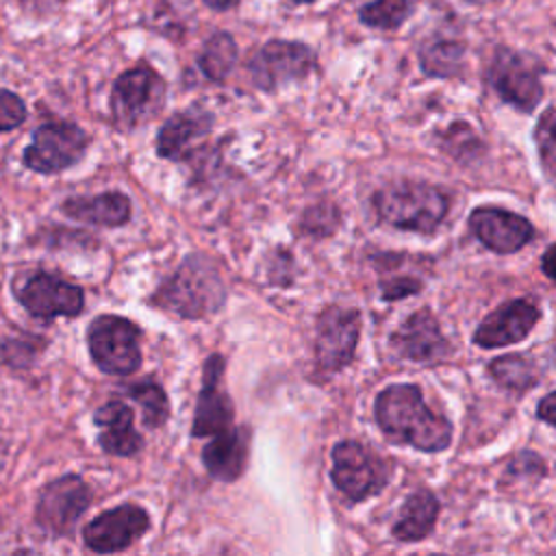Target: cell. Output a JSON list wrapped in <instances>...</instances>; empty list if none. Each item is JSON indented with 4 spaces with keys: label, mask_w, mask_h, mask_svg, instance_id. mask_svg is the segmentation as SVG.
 <instances>
[{
    "label": "cell",
    "mask_w": 556,
    "mask_h": 556,
    "mask_svg": "<svg viewBox=\"0 0 556 556\" xmlns=\"http://www.w3.org/2000/svg\"><path fill=\"white\" fill-rule=\"evenodd\" d=\"M374 415L391 441L413 445L419 452H441L452 443V424L424 402L417 384L382 389L376 397Z\"/></svg>",
    "instance_id": "obj_1"
},
{
    "label": "cell",
    "mask_w": 556,
    "mask_h": 556,
    "mask_svg": "<svg viewBox=\"0 0 556 556\" xmlns=\"http://www.w3.org/2000/svg\"><path fill=\"white\" fill-rule=\"evenodd\" d=\"M226 300V287L217 267L202 256H189L152 295V304L180 317H204Z\"/></svg>",
    "instance_id": "obj_2"
},
{
    "label": "cell",
    "mask_w": 556,
    "mask_h": 556,
    "mask_svg": "<svg viewBox=\"0 0 556 556\" xmlns=\"http://www.w3.org/2000/svg\"><path fill=\"white\" fill-rule=\"evenodd\" d=\"M374 208L389 226L415 232H434L447 215L450 198L434 185L402 180L376 191Z\"/></svg>",
    "instance_id": "obj_3"
},
{
    "label": "cell",
    "mask_w": 556,
    "mask_h": 556,
    "mask_svg": "<svg viewBox=\"0 0 556 556\" xmlns=\"http://www.w3.org/2000/svg\"><path fill=\"white\" fill-rule=\"evenodd\" d=\"M141 330L126 317L100 315L89 324L87 343L93 363L113 376H130L141 365Z\"/></svg>",
    "instance_id": "obj_4"
},
{
    "label": "cell",
    "mask_w": 556,
    "mask_h": 556,
    "mask_svg": "<svg viewBox=\"0 0 556 556\" xmlns=\"http://www.w3.org/2000/svg\"><path fill=\"white\" fill-rule=\"evenodd\" d=\"M332 482L352 502L367 500L389 482V465L358 441H341L332 447Z\"/></svg>",
    "instance_id": "obj_5"
},
{
    "label": "cell",
    "mask_w": 556,
    "mask_h": 556,
    "mask_svg": "<svg viewBox=\"0 0 556 556\" xmlns=\"http://www.w3.org/2000/svg\"><path fill=\"white\" fill-rule=\"evenodd\" d=\"M486 80L495 93L519 111H534L543 98L536 63L510 48H497L486 70Z\"/></svg>",
    "instance_id": "obj_6"
},
{
    "label": "cell",
    "mask_w": 556,
    "mask_h": 556,
    "mask_svg": "<svg viewBox=\"0 0 556 556\" xmlns=\"http://www.w3.org/2000/svg\"><path fill=\"white\" fill-rule=\"evenodd\" d=\"M89 146L87 132L72 122H48L33 132L24 150V165L39 174H56L72 167Z\"/></svg>",
    "instance_id": "obj_7"
},
{
    "label": "cell",
    "mask_w": 556,
    "mask_h": 556,
    "mask_svg": "<svg viewBox=\"0 0 556 556\" xmlns=\"http://www.w3.org/2000/svg\"><path fill=\"white\" fill-rule=\"evenodd\" d=\"M315 67V52L302 41L274 39L261 46L248 61L252 83L263 91H274L285 83L304 78Z\"/></svg>",
    "instance_id": "obj_8"
},
{
    "label": "cell",
    "mask_w": 556,
    "mask_h": 556,
    "mask_svg": "<svg viewBox=\"0 0 556 556\" xmlns=\"http://www.w3.org/2000/svg\"><path fill=\"white\" fill-rule=\"evenodd\" d=\"M361 334V313L356 308L328 306L317 317L315 361L324 371H339L352 363Z\"/></svg>",
    "instance_id": "obj_9"
},
{
    "label": "cell",
    "mask_w": 556,
    "mask_h": 556,
    "mask_svg": "<svg viewBox=\"0 0 556 556\" xmlns=\"http://www.w3.org/2000/svg\"><path fill=\"white\" fill-rule=\"evenodd\" d=\"M91 497L93 493L83 478L74 473L61 476L39 493L35 519L50 534H67L91 504Z\"/></svg>",
    "instance_id": "obj_10"
},
{
    "label": "cell",
    "mask_w": 556,
    "mask_h": 556,
    "mask_svg": "<svg viewBox=\"0 0 556 556\" xmlns=\"http://www.w3.org/2000/svg\"><path fill=\"white\" fill-rule=\"evenodd\" d=\"M20 304L39 319L74 317L85 306L83 289L48 271H37L15 287Z\"/></svg>",
    "instance_id": "obj_11"
},
{
    "label": "cell",
    "mask_w": 556,
    "mask_h": 556,
    "mask_svg": "<svg viewBox=\"0 0 556 556\" xmlns=\"http://www.w3.org/2000/svg\"><path fill=\"white\" fill-rule=\"evenodd\" d=\"M163 100V83L150 67L124 72L111 93L113 117L124 126H137L141 119L156 113Z\"/></svg>",
    "instance_id": "obj_12"
},
{
    "label": "cell",
    "mask_w": 556,
    "mask_h": 556,
    "mask_svg": "<svg viewBox=\"0 0 556 556\" xmlns=\"http://www.w3.org/2000/svg\"><path fill=\"white\" fill-rule=\"evenodd\" d=\"M150 528V517L135 504H122L113 510L100 513L83 528L85 545L98 554L126 549Z\"/></svg>",
    "instance_id": "obj_13"
},
{
    "label": "cell",
    "mask_w": 556,
    "mask_h": 556,
    "mask_svg": "<svg viewBox=\"0 0 556 556\" xmlns=\"http://www.w3.org/2000/svg\"><path fill=\"white\" fill-rule=\"evenodd\" d=\"M235 408L224 389V356L211 354L202 371V391L193 413V437H213L232 426Z\"/></svg>",
    "instance_id": "obj_14"
},
{
    "label": "cell",
    "mask_w": 556,
    "mask_h": 556,
    "mask_svg": "<svg viewBox=\"0 0 556 556\" xmlns=\"http://www.w3.org/2000/svg\"><path fill=\"white\" fill-rule=\"evenodd\" d=\"M469 228L484 248L497 254H513L534 237V228L523 215L500 206L473 208L469 215Z\"/></svg>",
    "instance_id": "obj_15"
},
{
    "label": "cell",
    "mask_w": 556,
    "mask_h": 556,
    "mask_svg": "<svg viewBox=\"0 0 556 556\" xmlns=\"http://www.w3.org/2000/svg\"><path fill=\"white\" fill-rule=\"evenodd\" d=\"M539 317L541 313L530 300H510L480 321L473 341L486 350L519 343L530 334Z\"/></svg>",
    "instance_id": "obj_16"
},
{
    "label": "cell",
    "mask_w": 556,
    "mask_h": 556,
    "mask_svg": "<svg viewBox=\"0 0 556 556\" xmlns=\"http://www.w3.org/2000/svg\"><path fill=\"white\" fill-rule=\"evenodd\" d=\"M395 352L415 363H437L447 354V341L430 308L410 313L391 337Z\"/></svg>",
    "instance_id": "obj_17"
},
{
    "label": "cell",
    "mask_w": 556,
    "mask_h": 556,
    "mask_svg": "<svg viewBox=\"0 0 556 556\" xmlns=\"http://www.w3.org/2000/svg\"><path fill=\"white\" fill-rule=\"evenodd\" d=\"M248 450H250L248 428L230 426L213 434V441L206 443V447L202 450V463L213 478L222 482H232L245 471Z\"/></svg>",
    "instance_id": "obj_18"
},
{
    "label": "cell",
    "mask_w": 556,
    "mask_h": 556,
    "mask_svg": "<svg viewBox=\"0 0 556 556\" xmlns=\"http://www.w3.org/2000/svg\"><path fill=\"white\" fill-rule=\"evenodd\" d=\"M132 410L119 402H106L96 410V424L100 428L98 443L106 454L135 456L143 447L141 434L132 426Z\"/></svg>",
    "instance_id": "obj_19"
},
{
    "label": "cell",
    "mask_w": 556,
    "mask_h": 556,
    "mask_svg": "<svg viewBox=\"0 0 556 556\" xmlns=\"http://www.w3.org/2000/svg\"><path fill=\"white\" fill-rule=\"evenodd\" d=\"M211 130V115L204 111H185L172 115L156 135V152L163 159H185L198 139Z\"/></svg>",
    "instance_id": "obj_20"
},
{
    "label": "cell",
    "mask_w": 556,
    "mask_h": 556,
    "mask_svg": "<svg viewBox=\"0 0 556 556\" xmlns=\"http://www.w3.org/2000/svg\"><path fill=\"white\" fill-rule=\"evenodd\" d=\"M61 211L83 224L122 226L130 219V200L119 191H106L93 198H70Z\"/></svg>",
    "instance_id": "obj_21"
},
{
    "label": "cell",
    "mask_w": 556,
    "mask_h": 556,
    "mask_svg": "<svg viewBox=\"0 0 556 556\" xmlns=\"http://www.w3.org/2000/svg\"><path fill=\"white\" fill-rule=\"evenodd\" d=\"M437 517H439L437 497L426 489H417L404 500L397 521L393 523V536L406 543L421 541L432 532Z\"/></svg>",
    "instance_id": "obj_22"
},
{
    "label": "cell",
    "mask_w": 556,
    "mask_h": 556,
    "mask_svg": "<svg viewBox=\"0 0 556 556\" xmlns=\"http://www.w3.org/2000/svg\"><path fill=\"white\" fill-rule=\"evenodd\" d=\"M465 46L452 39H432L419 48V65L428 76L450 78L463 70Z\"/></svg>",
    "instance_id": "obj_23"
},
{
    "label": "cell",
    "mask_w": 556,
    "mask_h": 556,
    "mask_svg": "<svg viewBox=\"0 0 556 556\" xmlns=\"http://www.w3.org/2000/svg\"><path fill=\"white\" fill-rule=\"evenodd\" d=\"M237 61V43L228 33H215L206 39L200 52V70L211 80H224Z\"/></svg>",
    "instance_id": "obj_24"
},
{
    "label": "cell",
    "mask_w": 556,
    "mask_h": 556,
    "mask_svg": "<svg viewBox=\"0 0 556 556\" xmlns=\"http://www.w3.org/2000/svg\"><path fill=\"white\" fill-rule=\"evenodd\" d=\"M489 374L506 389L523 393L534 387L536 369L534 363L521 354H504L489 363Z\"/></svg>",
    "instance_id": "obj_25"
},
{
    "label": "cell",
    "mask_w": 556,
    "mask_h": 556,
    "mask_svg": "<svg viewBox=\"0 0 556 556\" xmlns=\"http://www.w3.org/2000/svg\"><path fill=\"white\" fill-rule=\"evenodd\" d=\"M128 395L141 406L143 424L148 428H159L169 417V402L165 391L154 380H139L128 389Z\"/></svg>",
    "instance_id": "obj_26"
},
{
    "label": "cell",
    "mask_w": 556,
    "mask_h": 556,
    "mask_svg": "<svg viewBox=\"0 0 556 556\" xmlns=\"http://www.w3.org/2000/svg\"><path fill=\"white\" fill-rule=\"evenodd\" d=\"M410 11V0H371L358 11V17L365 26L395 30L408 20Z\"/></svg>",
    "instance_id": "obj_27"
},
{
    "label": "cell",
    "mask_w": 556,
    "mask_h": 556,
    "mask_svg": "<svg viewBox=\"0 0 556 556\" xmlns=\"http://www.w3.org/2000/svg\"><path fill=\"white\" fill-rule=\"evenodd\" d=\"M534 141L541 156V167L547 176H556V106L541 113L534 126Z\"/></svg>",
    "instance_id": "obj_28"
},
{
    "label": "cell",
    "mask_w": 556,
    "mask_h": 556,
    "mask_svg": "<svg viewBox=\"0 0 556 556\" xmlns=\"http://www.w3.org/2000/svg\"><path fill=\"white\" fill-rule=\"evenodd\" d=\"M337 222H339V215L332 204H317V206H311L302 215V230L308 235L321 237V235L332 232Z\"/></svg>",
    "instance_id": "obj_29"
},
{
    "label": "cell",
    "mask_w": 556,
    "mask_h": 556,
    "mask_svg": "<svg viewBox=\"0 0 556 556\" xmlns=\"http://www.w3.org/2000/svg\"><path fill=\"white\" fill-rule=\"evenodd\" d=\"M26 119V104L9 89H0V132L17 128Z\"/></svg>",
    "instance_id": "obj_30"
},
{
    "label": "cell",
    "mask_w": 556,
    "mask_h": 556,
    "mask_svg": "<svg viewBox=\"0 0 556 556\" xmlns=\"http://www.w3.org/2000/svg\"><path fill=\"white\" fill-rule=\"evenodd\" d=\"M380 289H382L384 300H402V298L417 293L421 289V280H417L413 276H400V278L384 280L380 285Z\"/></svg>",
    "instance_id": "obj_31"
},
{
    "label": "cell",
    "mask_w": 556,
    "mask_h": 556,
    "mask_svg": "<svg viewBox=\"0 0 556 556\" xmlns=\"http://www.w3.org/2000/svg\"><path fill=\"white\" fill-rule=\"evenodd\" d=\"M536 415H539V419H543L545 424H549V426L556 428V391L547 393V395L539 402Z\"/></svg>",
    "instance_id": "obj_32"
},
{
    "label": "cell",
    "mask_w": 556,
    "mask_h": 556,
    "mask_svg": "<svg viewBox=\"0 0 556 556\" xmlns=\"http://www.w3.org/2000/svg\"><path fill=\"white\" fill-rule=\"evenodd\" d=\"M541 269L543 274L556 282V243L549 245L541 256Z\"/></svg>",
    "instance_id": "obj_33"
},
{
    "label": "cell",
    "mask_w": 556,
    "mask_h": 556,
    "mask_svg": "<svg viewBox=\"0 0 556 556\" xmlns=\"http://www.w3.org/2000/svg\"><path fill=\"white\" fill-rule=\"evenodd\" d=\"M63 2H65V0H24V4H26L30 11L39 13V15L52 13V11L59 9Z\"/></svg>",
    "instance_id": "obj_34"
},
{
    "label": "cell",
    "mask_w": 556,
    "mask_h": 556,
    "mask_svg": "<svg viewBox=\"0 0 556 556\" xmlns=\"http://www.w3.org/2000/svg\"><path fill=\"white\" fill-rule=\"evenodd\" d=\"M204 4H208L211 9H217V11H226V9L235 7L237 0H204Z\"/></svg>",
    "instance_id": "obj_35"
},
{
    "label": "cell",
    "mask_w": 556,
    "mask_h": 556,
    "mask_svg": "<svg viewBox=\"0 0 556 556\" xmlns=\"http://www.w3.org/2000/svg\"><path fill=\"white\" fill-rule=\"evenodd\" d=\"M293 2H298V4H306V2H315V0H293Z\"/></svg>",
    "instance_id": "obj_36"
},
{
    "label": "cell",
    "mask_w": 556,
    "mask_h": 556,
    "mask_svg": "<svg viewBox=\"0 0 556 556\" xmlns=\"http://www.w3.org/2000/svg\"><path fill=\"white\" fill-rule=\"evenodd\" d=\"M469 2H476V0H469Z\"/></svg>",
    "instance_id": "obj_37"
}]
</instances>
